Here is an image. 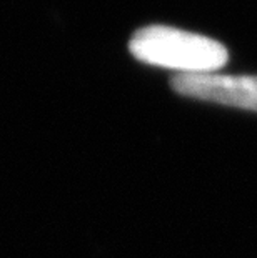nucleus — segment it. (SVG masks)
Here are the masks:
<instances>
[{
    "mask_svg": "<svg viewBox=\"0 0 257 258\" xmlns=\"http://www.w3.org/2000/svg\"><path fill=\"white\" fill-rule=\"evenodd\" d=\"M171 87L184 97L257 112V75H177Z\"/></svg>",
    "mask_w": 257,
    "mask_h": 258,
    "instance_id": "2",
    "label": "nucleus"
},
{
    "mask_svg": "<svg viewBox=\"0 0 257 258\" xmlns=\"http://www.w3.org/2000/svg\"><path fill=\"white\" fill-rule=\"evenodd\" d=\"M129 50L140 62L177 70L180 75L214 74L229 58L221 42L167 25L137 30L129 42Z\"/></svg>",
    "mask_w": 257,
    "mask_h": 258,
    "instance_id": "1",
    "label": "nucleus"
}]
</instances>
